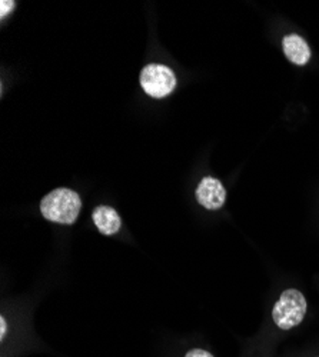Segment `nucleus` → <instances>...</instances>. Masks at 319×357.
I'll list each match as a JSON object with an SVG mask.
<instances>
[{
  "mask_svg": "<svg viewBox=\"0 0 319 357\" xmlns=\"http://www.w3.org/2000/svg\"><path fill=\"white\" fill-rule=\"evenodd\" d=\"M196 200L208 211H218L226 202V190L215 177H204L196 189Z\"/></svg>",
  "mask_w": 319,
  "mask_h": 357,
  "instance_id": "obj_4",
  "label": "nucleus"
},
{
  "mask_svg": "<svg viewBox=\"0 0 319 357\" xmlns=\"http://www.w3.org/2000/svg\"><path fill=\"white\" fill-rule=\"evenodd\" d=\"M15 9V2H6V0H2V2H0V17H6L8 16V13H10L12 10Z\"/></svg>",
  "mask_w": 319,
  "mask_h": 357,
  "instance_id": "obj_7",
  "label": "nucleus"
},
{
  "mask_svg": "<svg viewBox=\"0 0 319 357\" xmlns=\"http://www.w3.org/2000/svg\"><path fill=\"white\" fill-rule=\"evenodd\" d=\"M283 53L288 57V61L297 65L304 66L311 59V49L308 43L298 35H288L282 40Z\"/></svg>",
  "mask_w": 319,
  "mask_h": 357,
  "instance_id": "obj_5",
  "label": "nucleus"
},
{
  "mask_svg": "<svg viewBox=\"0 0 319 357\" xmlns=\"http://www.w3.org/2000/svg\"><path fill=\"white\" fill-rule=\"evenodd\" d=\"M185 357H214V356L204 349H192L186 353Z\"/></svg>",
  "mask_w": 319,
  "mask_h": 357,
  "instance_id": "obj_8",
  "label": "nucleus"
},
{
  "mask_svg": "<svg viewBox=\"0 0 319 357\" xmlns=\"http://www.w3.org/2000/svg\"><path fill=\"white\" fill-rule=\"evenodd\" d=\"M92 219L98 230L105 236L116 234L122 227L121 216L109 206H98L92 213Z\"/></svg>",
  "mask_w": 319,
  "mask_h": 357,
  "instance_id": "obj_6",
  "label": "nucleus"
},
{
  "mask_svg": "<svg viewBox=\"0 0 319 357\" xmlns=\"http://www.w3.org/2000/svg\"><path fill=\"white\" fill-rule=\"evenodd\" d=\"M140 86L143 92L155 99H162L173 92L177 77L169 68L163 65H148L140 72Z\"/></svg>",
  "mask_w": 319,
  "mask_h": 357,
  "instance_id": "obj_3",
  "label": "nucleus"
},
{
  "mask_svg": "<svg viewBox=\"0 0 319 357\" xmlns=\"http://www.w3.org/2000/svg\"><path fill=\"white\" fill-rule=\"evenodd\" d=\"M308 303L305 296L295 289L283 290L279 301L274 306L272 317L275 324L282 331L294 329L304 320Z\"/></svg>",
  "mask_w": 319,
  "mask_h": 357,
  "instance_id": "obj_2",
  "label": "nucleus"
},
{
  "mask_svg": "<svg viewBox=\"0 0 319 357\" xmlns=\"http://www.w3.org/2000/svg\"><path fill=\"white\" fill-rule=\"evenodd\" d=\"M80 209L82 200L79 195L68 188L52 190L40 202V212L43 218L61 225L75 223Z\"/></svg>",
  "mask_w": 319,
  "mask_h": 357,
  "instance_id": "obj_1",
  "label": "nucleus"
},
{
  "mask_svg": "<svg viewBox=\"0 0 319 357\" xmlns=\"http://www.w3.org/2000/svg\"><path fill=\"white\" fill-rule=\"evenodd\" d=\"M0 329H2V331H0V339H5V336H6V331H8V323H6V320H5V317L2 316V317H0Z\"/></svg>",
  "mask_w": 319,
  "mask_h": 357,
  "instance_id": "obj_9",
  "label": "nucleus"
}]
</instances>
